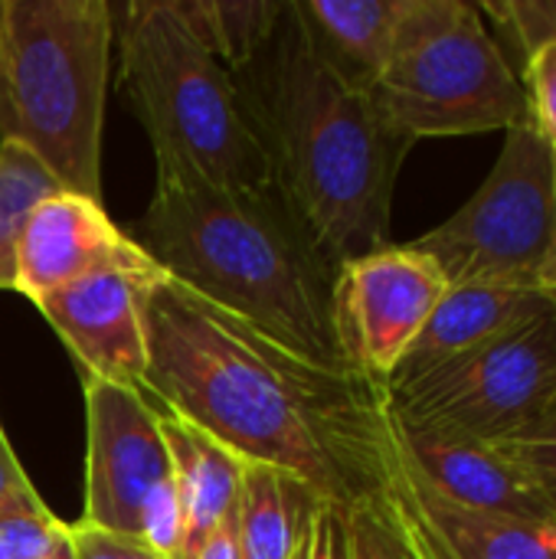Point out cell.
<instances>
[{
	"label": "cell",
	"instance_id": "obj_1",
	"mask_svg": "<svg viewBox=\"0 0 556 559\" xmlns=\"http://www.w3.org/2000/svg\"><path fill=\"white\" fill-rule=\"evenodd\" d=\"M141 393L242 462L298 478L318 501H370L390 468L397 413L387 386L315 364L161 275L144 295Z\"/></svg>",
	"mask_w": 556,
	"mask_h": 559
},
{
	"label": "cell",
	"instance_id": "obj_2",
	"mask_svg": "<svg viewBox=\"0 0 556 559\" xmlns=\"http://www.w3.org/2000/svg\"><path fill=\"white\" fill-rule=\"evenodd\" d=\"M269 157L272 183L341 269L390 246L393 193L413 138L370 92L338 75L311 46L292 0L262 46L233 69Z\"/></svg>",
	"mask_w": 556,
	"mask_h": 559
},
{
	"label": "cell",
	"instance_id": "obj_3",
	"mask_svg": "<svg viewBox=\"0 0 556 559\" xmlns=\"http://www.w3.org/2000/svg\"><path fill=\"white\" fill-rule=\"evenodd\" d=\"M128 236L193 295L315 364L347 370L331 321L338 265L275 187L157 174Z\"/></svg>",
	"mask_w": 556,
	"mask_h": 559
},
{
	"label": "cell",
	"instance_id": "obj_4",
	"mask_svg": "<svg viewBox=\"0 0 556 559\" xmlns=\"http://www.w3.org/2000/svg\"><path fill=\"white\" fill-rule=\"evenodd\" d=\"M115 16L105 0H3L0 141L62 190L102 203V121Z\"/></svg>",
	"mask_w": 556,
	"mask_h": 559
},
{
	"label": "cell",
	"instance_id": "obj_5",
	"mask_svg": "<svg viewBox=\"0 0 556 559\" xmlns=\"http://www.w3.org/2000/svg\"><path fill=\"white\" fill-rule=\"evenodd\" d=\"M121 85L144 124L157 174L220 187H275L233 72L184 26L170 0H134L118 26Z\"/></svg>",
	"mask_w": 556,
	"mask_h": 559
},
{
	"label": "cell",
	"instance_id": "obj_6",
	"mask_svg": "<svg viewBox=\"0 0 556 559\" xmlns=\"http://www.w3.org/2000/svg\"><path fill=\"white\" fill-rule=\"evenodd\" d=\"M370 98L413 141L508 131L528 115L521 75L469 0H406Z\"/></svg>",
	"mask_w": 556,
	"mask_h": 559
},
{
	"label": "cell",
	"instance_id": "obj_7",
	"mask_svg": "<svg viewBox=\"0 0 556 559\" xmlns=\"http://www.w3.org/2000/svg\"><path fill=\"white\" fill-rule=\"evenodd\" d=\"M554 236V147L524 115L505 131L501 154L475 197L410 246L429 255L449 285L541 292Z\"/></svg>",
	"mask_w": 556,
	"mask_h": 559
},
{
	"label": "cell",
	"instance_id": "obj_8",
	"mask_svg": "<svg viewBox=\"0 0 556 559\" xmlns=\"http://www.w3.org/2000/svg\"><path fill=\"white\" fill-rule=\"evenodd\" d=\"M400 426L495 445L556 400V301L501 337L387 383Z\"/></svg>",
	"mask_w": 556,
	"mask_h": 559
},
{
	"label": "cell",
	"instance_id": "obj_9",
	"mask_svg": "<svg viewBox=\"0 0 556 559\" xmlns=\"http://www.w3.org/2000/svg\"><path fill=\"white\" fill-rule=\"evenodd\" d=\"M446 288L442 269L413 246H383L344 262L331 295L344 367L387 386Z\"/></svg>",
	"mask_w": 556,
	"mask_h": 559
},
{
	"label": "cell",
	"instance_id": "obj_10",
	"mask_svg": "<svg viewBox=\"0 0 556 559\" xmlns=\"http://www.w3.org/2000/svg\"><path fill=\"white\" fill-rule=\"evenodd\" d=\"M85 390V514L79 524L141 540V511L170 468L157 409L138 386L82 373Z\"/></svg>",
	"mask_w": 556,
	"mask_h": 559
},
{
	"label": "cell",
	"instance_id": "obj_11",
	"mask_svg": "<svg viewBox=\"0 0 556 559\" xmlns=\"http://www.w3.org/2000/svg\"><path fill=\"white\" fill-rule=\"evenodd\" d=\"M370 501L406 559H556V521L488 518L436 495L413 465L400 423L387 481Z\"/></svg>",
	"mask_w": 556,
	"mask_h": 559
},
{
	"label": "cell",
	"instance_id": "obj_12",
	"mask_svg": "<svg viewBox=\"0 0 556 559\" xmlns=\"http://www.w3.org/2000/svg\"><path fill=\"white\" fill-rule=\"evenodd\" d=\"M161 269H102L36 301L79 370L108 383L141 386L147 370L144 295Z\"/></svg>",
	"mask_w": 556,
	"mask_h": 559
},
{
	"label": "cell",
	"instance_id": "obj_13",
	"mask_svg": "<svg viewBox=\"0 0 556 559\" xmlns=\"http://www.w3.org/2000/svg\"><path fill=\"white\" fill-rule=\"evenodd\" d=\"M102 269H157L98 200L56 193L29 216L16 249V292L33 305Z\"/></svg>",
	"mask_w": 556,
	"mask_h": 559
},
{
	"label": "cell",
	"instance_id": "obj_14",
	"mask_svg": "<svg viewBox=\"0 0 556 559\" xmlns=\"http://www.w3.org/2000/svg\"><path fill=\"white\" fill-rule=\"evenodd\" d=\"M400 432L413 465L419 468L426 485L446 501L488 518L556 521L547 504L534 495V488L511 468V462L495 445L406 426H400Z\"/></svg>",
	"mask_w": 556,
	"mask_h": 559
},
{
	"label": "cell",
	"instance_id": "obj_15",
	"mask_svg": "<svg viewBox=\"0 0 556 559\" xmlns=\"http://www.w3.org/2000/svg\"><path fill=\"white\" fill-rule=\"evenodd\" d=\"M554 298L528 288H501V285H449L429 314L426 328L406 350L403 364L390 380L413 377L429 370L449 357H459L472 347H482L505 331L518 328Z\"/></svg>",
	"mask_w": 556,
	"mask_h": 559
},
{
	"label": "cell",
	"instance_id": "obj_16",
	"mask_svg": "<svg viewBox=\"0 0 556 559\" xmlns=\"http://www.w3.org/2000/svg\"><path fill=\"white\" fill-rule=\"evenodd\" d=\"M151 403L170 452L174 485L184 511V559H190V554L233 514L246 462L157 400Z\"/></svg>",
	"mask_w": 556,
	"mask_h": 559
},
{
	"label": "cell",
	"instance_id": "obj_17",
	"mask_svg": "<svg viewBox=\"0 0 556 559\" xmlns=\"http://www.w3.org/2000/svg\"><path fill=\"white\" fill-rule=\"evenodd\" d=\"M406 0H292L318 56L351 85L370 92L380 79Z\"/></svg>",
	"mask_w": 556,
	"mask_h": 559
},
{
	"label": "cell",
	"instance_id": "obj_18",
	"mask_svg": "<svg viewBox=\"0 0 556 559\" xmlns=\"http://www.w3.org/2000/svg\"><path fill=\"white\" fill-rule=\"evenodd\" d=\"M318 498L288 472L246 462L233 508L239 559H288Z\"/></svg>",
	"mask_w": 556,
	"mask_h": 559
},
{
	"label": "cell",
	"instance_id": "obj_19",
	"mask_svg": "<svg viewBox=\"0 0 556 559\" xmlns=\"http://www.w3.org/2000/svg\"><path fill=\"white\" fill-rule=\"evenodd\" d=\"M184 26L233 72L269 36L282 0H170Z\"/></svg>",
	"mask_w": 556,
	"mask_h": 559
},
{
	"label": "cell",
	"instance_id": "obj_20",
	"mask_svg": "<svg viewBox=\"0 0 556 559\" xmlns=\"http://www.w3.org/2000/svg\"><path fill=\"white\" fill-rule=\"evenodd\" d=\"M62 183L23 144L0 141V292H16V249L36 206Z\"/></svg>",
	"mask_w": 556,
	"mask_h": 559
},
{
	"label": "cell",
	"instance_id": "obj_21",
	"mask_svg": "<svg viewBox=\"0 0 556 559\" xmlns=\"http://www.w3.org/2000/svg\"><path fill=\"white\" fill-rule=\"evenodd\" d=\"M0 559H75L69 524L43 504L36 488L0 508Z\"/></svg>",
	"mask_w": 556,
	"mask_h": 559
},
{
	"label": "cell",
	"instance_id": "obj_22",
	"mask_svg": "<svg viewBox=\"0 0 556 559\" xmlns=\"http://www.w3.org/2000/svg\"><path fill=\"white\" fill-rule=\"evenodd\" d=\"M495 449L511 462V468L534 488V495L556 518V400L518 432L495 442Z\"/></svg>",
	"mask_w": 556,
	"mask_h": 559
},
{
	"label": "cell",
	"instance_id": "obj_23",
	"mask_svg": "<svg viewBox=\"0 0 556 559\" xmlns=\"http://www.w3.org/2000/svg\"><path fill=\"white\" fill-rule=\"evenodd\" d=\"M485 23H492V36L505 49L514 46L521 62H528L541 46L556 39V0H488L478 3Z\"/></svg>",
	"mask_w": 556,
	"mask_h": 559
},
{
	"label": "cell",
	"instance_id": "obj_24",
	"mask_svg": "<svg viewBox=\"0 0 556 559\" xmlns=\"http://www.w3.org/2000/svg\"><path fill=\"white\" fill-rule=\"evenodd\" d=\"M344 534H341V559H406L397 534L390 531L387 518L374 501H360L341 511Z\"/></svg>",
	"mask_w": 556,
	"mask_h": 559
},
{
	"label": "cell",
	"instance_id": "obj_25",
	"mask_svg": "<svg viewBox=\"0 0 556 559\" xmlns=\"http://www.w3.org/2000/svg\"><path fill=\"white\" fill-rule=\"evenodd\" d=\"M528 118L556 151V39L541 46L521 69Z\"/></svg>",
	"mask_w": 556,
	"mask_h": 559
},
{
	"label": "cell",
	"instance_id": "obj_26",
	"mask_svg": "<svg viewBox=\"0 0 556 559\" xmlns=\"http://www.w3.org/2000/svg\"><path fill=\"white\" fill-rule=\"evenodd\" d=\"M341 534H344L341 508L318 501L288 559H341Z\"/></svg>",
	"mask_w": 556,
	"mask_h": 559
},
{
	"label": "cell",
	"instance_id": "obj_27",
	"mask_svg": "<svg viewBox=\"0 0 556 559\" xmlns=\"http://www.w3.org/2000/svg\"><path fill=\"white\" fill-rule=\"evenodd\" d=\"M75 559H161L147 544L134 537H118L88 524H69Z\"/></svg>",
	"mask_w": 556,
	"mask_h": 559
},
{
	"label": "cell",
	"instance_id": "obj_28",
	"mask_svg": "<svg viewBox=\"0 0 556 559\" xmlns=\"http://www.w3.org/2000/svg\"><path fill=\"white\" fill-rule=\"evenodd\" d=\"M29 488H33V485H29L26 472L20 468V462H16V455H13V449H10V439H7V432H3V426H0V508H3L7 501H13L16 495L29 491Z\"/></svg>",
	"mask_w": 556,
	"mask_h": 559
},
{
	"label": "cell",
	"instance_id": "obj_29",
	"mask_svg": "<svg viewBox=\"0 0 556 559\" xmlns=\"http://www.w3.org/2000/svg\"><path fill=\"white\" fill-rule=\"evenodd\" d=\"M190 559H239L236 534H233V514L190 554Z\"/></svg>",
	"mask_w": 556,
	"mask_h": 559
},
{
	"label": "cell",
	"instance_id": "obj_30",
	"mask_svg": "<svg viewBox=\"0 0 556 559\" xmlns=\"http://www.w3.org/2000/svg\"><path fill=\"white\" fill-rule=\"evenodd\" d=\"M554 183H556V151H554ZM541 292H544V295H551V298L556 301V236H554L551 262H547V269H544V275H541Z\"/></svg>",
	"mask_w": 556,
	"mask_h": 559
},
{
	"label": "cell",
	"instance_id": "obj_31",
	"mask_svg": "<svg viewBox=\"0 0 556 559\" xmlns=\"http://www.w3.org/2000/svg\"><path fill=\"white\" fill-rule=\"evenodd\" d=\"M0 20H3V0H0Z\"/></svg>",
	"mask_w": 556,
	"mask_h": 559
}]
</instances>
